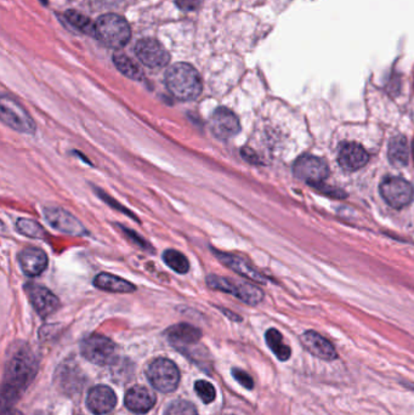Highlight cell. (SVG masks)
Here are the masks:
<instances>
[{"mask_svg": "<svg viewBox=\"0 0 414 415\" xmlns=\"http://www.w3.org/2000/svg\"><path fill=\"white\" fill-rule=\"evenodd\" d=\"M65 16L66 20H67L73 27L80 29L82 32L87 33V34H90V36H96L95 26H94L93 22H91L87 16H84V15L80 14V13H77V11H73V10L67 11Z\"/></svg>", "mask_w": 414, "mask_h": 415, "instance_id": "484cf974", "label": "cell"}, {"mask_svg": "<svg viewBox=\"0 0 414 415\" xmlns=\"http://www.w3.org/2000/svg\"><path fill=\"white\" fill-rule=\"evenodd\" d=\"M232 375L233 378L236 379L238 383L242 385L243 388H248V390H251V388H254V381H253V379H251V375L246 373V372H243L241 369L235 368L232 369Z\"/></svg>", "mask_w": 414, "mask_h": 415, "instance_id": "f546056e", "label": "cell"}, {"mask_svg": "<svg viewBox=\"0 0 414 415\" xmlns=\"http://www.w3.org/2000/svg\"><path fill=\"white\" fill-rule=\"evenodd\" d=\"M121 227V230L123 231V233L129 238V240H133L134 243H136L138 245H146V242H145L142 238H140V235L138 233H135L134 231L128 230L126 227Z\"/></svg>", "mask_w": 414, "mask_h": 415, "instance_id": "d6a6232c", "label": "cell"}, {"mask_svg": "<svg viewBox=\"0 0 414 415\" xmlns=\"http://www.w3.org/2000/svg\"><path fill=\"white\" fill-rule=\"evenodd\" d=\"M202 0H177V5L185 11H193L200 6Z\"/></svg>", "mask_w": 414, "mask_h": 415, "instance_id": "1f68e13d", "label": "cell"}, {"mask_svg": "<svg viewBox=\"0 0 414 415\" xmlns=\"http://www.w3.org/2000/svg\"><path fill=\"white\" fill-rule=\"evenodd\" d=\"M0 117L4 124L16 131L24 134H33L36 131V123L32 117L28 115L24 107L10 97H1Z\"/></svg>", "mask_w": 414, "mask_h": 415, "instance_id": "52a82bcc", "label": "cell"}, {"mask_svg": "<svg viewBox=\"0 0 414 415\" xmlns=\"http://www.w3.org/2000/svg\"><path fill=\"white\" fill-rule=\"evenodd\" d=\"M210 130L215 138L228 140L241 131V124L237 115L225 107L215 110L210 118Z\"/></svg>", "mask_w": 414, "mask_h": 415, "instance_id": "7c38bea8", "label": "cell"}, {"mask_svg": "<svg viewBox=\"0 0 414 415\" xmlns=\"http://www.w3.org/2000/svg\"><path fill=\"white\" fill-rule=\"evenodd\" d=\"M1 415H24L22 413H20L19 411H16V409H11V408H5Z\"/></svg>", "mask_w": 414, "mask_h": 415, "instance_id": "d590c367", "label": "cell"}, {"mask_svg": "<svg viewBox=\"0 0 414 415\" xmlns=\"http://www.w3.org/2000/svg\"><path fill=\"white\" fill-rule=\"evenodd\" d=\"M96 37L110 48L119 49L126 45L131 37V29L126 19L116 14L103 15L95 23Z\"/></svg>", "mask_w": 414, "mask_h": 415, "instance_id": "3957f363", "label": "cell"}, {"mask_svg": "<svg viewBox=\"0 0 414 415\" xmlns=\"http://www.w3.org/2000/svg\"><path fill=\"white\" fill-rule=\"evenodd\" d=\"M149 381L158 391L172 392L180 381V372L174 362L168 358L154 360L146 370Z\"/></svg>", "mask_w": 414, "mask_h": 415, "instance_id": "5b68a950", "label": "cell"}, {"mask_svg": "<svg viewBox=\"0 0 414 415\" xmlns=\"http://www.w3.org/2000/svg\"><path fill=\"white\" fill-rule=\"evenodd\" d=\"M165 415H198V411L191 402L179 400L168 407Z\"/></svg>", "mask_w": 414, "mask_h": 415, "instance_id": "83f0119b", "label": "cell"}, {"mask_svg": "<svg viewBox=\"0 0 414 415\" xmlns=\"http://www.w3.org/2000/svg\"><path fill=\"white\" fill-rule=\"evenodd\" d=\"M94 286L103 291L110 293H133L136 291V286L131 282L123 279L121 277L114 276L111 273H98L94 278Z\"/></svg>", "mask_w": 414, "mask_h": 415, "instance_id": "44dd1931", "label": "cell"}, {"mask_svg": "<svg viewBox=\"0 0 414 415\" xmlns=\"http://www.w3.org/2000/svg\"><path fill=\"white\" fill-rule=\"evenodd\" d=\"M195 393L198 395L200 400L205 403H212L214 401L215 396H216V391L212 384L205 381V380H198L195 384Z\"/></svg>", "mask_w": 414, "mask_h": 415, "instance_id": "f1b7e54d", "label": "cell"}, {"mask_svg": "<svg viewBox=\"0 0 414 415\" xmlns=\"http://www.w3.org/2000/svg\"><path fill=\"white\" fill-rule=\"evenodd\" d=\"M213 252L216 255V258L219 259L223 265H226L228 268H231L235 272L241 275V276L246 277L248 279L256 282V283H265V277L263 276L248 261L247 259L242 258V256H237V255H233V254L223 253V252H219V250H213Z\"/></svg>", "mask_w": 414, "mask_h": 415, "instance_id": "9a60e30c", "label": "cell"}, {"mask_svg": "<svg viewBox=\"0 0 414 415\" xmlns=\"http://www.w3.org/2000/svg\"><path fill=\"white\" fill-rule=\"evenodd\" d=\"M165 85L172 96L182 101H190L200 96L203 84L193 66L180 62L169 67L165 73Z\"/></svg>", "mask_w": 414, "mask_h": 415, "instance_id": "6da1fadb", "label": "cell"}, {"mask_svg": "<svg viewBox=\"0 0 414 415\" xmlns=\"http://www.w3.org/2000/svg\"><path fill=\"white\" fill-rule=\"evenodd\" d=\"M20 266L28 277H37L42 275L47 266V254L39 248L28 247L19 255Z\"/></svg>", "mask_w": 414, "mask_h": 415, "instance_id": "ac0fdd59", "label": "cell"}, {"mask_svg": "<svg viewBox=\"0 0 414 415\" xmlns=\"http://www.w3.org/2000/svg\"><path fill=\"white\" fill-rule=\"evenodd\" d=\"M117 405V396L114 391L106 385L94 386L88 393L87 406L95 415L106 414L111 412Z\"/></svg>", "mask_w": 414, "mask_h": 415, "instance_id": "5bb4252c", "label": "cell"}, {"mask_svg": "<svg viewBox=\"0 0 414 415\" xmlns=\"http://www.w3.org/2000/svg\"><path fill=\"white\" fill-rule=\"evenodd\" d=\"M380 194L389 205L404 208L413 199V186L400 177H387L380 184Z\"/></svg>", "mask_w": 414, "mask_h": 415, "instance_id": "9c48e42d", "label": "cell"}, {"mask_svg": "<svg viewBox=\"0 0 414 415\" xmlns=\"http://www.w3.org/2000/svg\"><path fill=\"white\" fill-rule=\"evenodd\" d=\"M265 339L266 344L269 345L271 351L275 354L279 361L289 360V357L292 355V351L288 345L284 344L283 337L277 329H274V328L269 329L266 332Z\"/></svg>", "mask_w": 414, "mask_h": 415, "instance_id": "603a6c76", "label": "cell"}, {"mask_svg": "<svg viewBox=\"0 0 414 415\" xmlns=\"http://www.w3.org/2000/svg\"><path fill=\"white\" fill-rule=\"evenodd\" d=\"M293 171L297 179L307 182L313 187L317 184H321L330 174L326 161L310 154L299 158L294 164Z\"/></svg>", "mask_w": 414, "mask_h": 415, "instance_id": "ba28073f", "label": "cell"}, {"mask_svg": "<svg viewBox=\"0 0 414 415\" xmlns=\"http://www.w3.org/2000/svg\"><path fill=\"white\" fill-rule=\"evenodd\" d=\"M82 355L94 365H110L116 357V345L101 334H91L80 345Z\"/></svg>", "mask_w": 414, "mask_h": 415, "instance_id": "8992f818", "label": "cell"}, {"mask_svg": "<svg viewBox=\"0 0 414 415\" xmlns=\"http://www.w3.org/2000/svg\"><path fill=\"white\" fill-rule=\"evenodd\" d=\"M113 62L117 68L119 69V72L128 78L134 79V80H141L144 78L142 69L136 62L131 60L129 56L118 52L113 56Z\"/></svg>", "mask_w": 414, "mask_h": 415, "instance_id": "cb8c5ba5", "label": "cell"}, {"mask_svg": "<svg viewBox=\"0 0 414 415\" xmlns=\"http://www.w3.org/2000/svg\"><path fill=\"white\" fill-rule=\"evenodd\" d=\"M121 1V0H93V4L98 9H105V8H110V6L119 4Z\"/></svg>", "mask_w": 414, "mask_h": 415, "instance_id": "e575fe53", "label": "cell"}, {"mask_svg": "<svg viewBox=\"0 0 414 415\" xmlns=\"http://www.w3.org/2000/svg\"><path fill=\"white\" fill-rule=\"evenodd\" d=\"M167 337L172 344L177 347H182V346L195 345L200 342L202 332L191 324L180 323L168 329Z\"/></svg>", "mask_w": 414, "mask_h": 415, "instance_id": "ffe728a7", "label": "cell"}, {"mask_svg": "<svg viewBox=\"0 0 414 415\" xmlns=\"http://www.w3.org/2000/svg\"><path fill=\"white\" fill-rule=\"evenodd\" d=\"M164 263H167L172 271L185 275L190 270V261L184 254L177 250L168 249L163 254Z\"/></svg>", "mask_w": 414, "mask_h": 415, "instance_id": "d4e9b609", "label": "cell"}, {"mask_svg": "<svg viewBox=\"0 0 414 415\" xmlns=\"http://www.w3.org/2000/svg\"><path fill=\"white\" fill-rule=\"evenodd\" d=\"M302 344L311 355L317 358L325 361H334L338 357L334 346L331 342H328L326 337H322L318 333L309 332L304 333L302 335Z\"/></svg>", "mask_w": 414, "mask_h": 415, "instance_id": "2e32d148", "label": "cell"}, {"mask_svg": "<svg viewBox=\"0 0 414 415\" xmlns=\"http://www.w3.org/2000/svg\"><path fill=\"white\" fill-rule=\"evenodd\" d=\"M26 291L33 309L36 310L37 314L43 319L49 317L60 307L59 299L45 286L29 283L26 286Z\"/></svg>", "mask_w": 414, "mask_h": 415, "instance_id": "4fadbf2b", "label": "cell"}, {"mask_svg": "<svg viewBox=\"0 0 414 415\" xmlns=\"http://www.w3.org/2000/svg\"><path fill=\"white\" fill-rule=\"evenodd\" d=\"M36 370V362L31 352L24 349L17 351L8 368L6 383L3 390L4 401H15L34 377Z\"/></svg>", "mask_w": 414, "mask_h": 415, "instance_id": "7a4b0ae2", "label": "cell"}, {"mask_svg": "<svg viewBox=\"0 0 414 415\" xmlns=\"http://www.w3.org/2000/svg\"><path fill=\"white\" fill-rule=\"evenodd\" d=\"M368 159L367 151L359 143H345L338 153V161L345 170H359L367 164Z\"/></svg>", "mask_w": 414, "mask_h": 415, "instance_id": "e0dca14e", "label": "cell"}, {"mask_svg": "<svg viewBox=\"0 0 414 415\" xmlns=\"http://www.w3.org/2000/svg\"><path fill=\"white\" fill-rule=\"evenodd\" d=\"M135 54L139 60L149 68H163L170 61V55L165 48L158 41L149 38L136 43Z\"/></svg>", "mask_w": 414, "mask_h": 415, "instance_id": "30bf717a", "label": "cell"}, {"mask_svg": "<svg viewBox=\"0 0 414 415\" xmlns=\"http://www.w3.org/2000/svg\"><path fill=\"white\" fill-rule=\"evenodd\" d=\"M98 194H100V196H101V198H103V201L106 202V203L111 204V205H113V207H117V209H118L119 212H124V214H126V215H129V217H131V219H134V220H138V217H135V215H134L133 212H129V210H128V209H126V207H123V205H121V204H118L116 203V202H113L110 196H106V194H103L101 191H98Z\"/></svg>", "mask_w": 414, "mask_h": 415, "instance_id": "4dcf8cb0", "label": "cell"}, {"mask_svg": "<svg viewBox=\"0 0 414 415\" xmlns=\"http://www.w3.org/2000/svg\"><path fill=\"white\" fill-rule=\"evenodd\" d=\"M387 157L391 164L395 166H405L408 163L410 151L404 136H395L390 140L387 147Z\"/></svg>", "mask_w": 414, "mask_h": 415, "instance_id": "7402d4cb", "label": "cell"}, {"mask_svg": "<svg viewBox=\"0 0 414 415\" xmlns=\"http://www.w3.org/2000/svg\"><path fill=\"white\" fill-rule=\"evenodd\" d=\"M241 154H242V157L244 158L246 161H249V163H253V164L259 163V157H258V154H256L253 150H251V148H242Z\"/></svg>", "mask_w": 414, "mask_h": 415, "instance_id": "836d02e7", "label": "cell"}, {"mask_svg": "<svg viewBox=\"0 0 414 415\" xmlns=\"http://www.w3.org/2000/svg\"><path fill=\"white\" fill-rule=\"evenodd\" d=\"M412 154H413V161H414V140H413V145H412Z\"/></svg>", "mask_w": 414, "mask_h": 415, "instance_id": "8d00e7d4", "label": "cell"}, {"mask_svg": "<svg viewBox=\"0 0 414 415\" xmlns=\"http://www.w3.org/2000/svg\"><path fill=\"white\" fill-rule=\"evenodd\" d=\"M16 227L21 235L29 238H43L45 235V231L38 222L21 217L16 222Z\"/></svg>", "mask_w": 414, "mask_h": 415, "instance_id": "4316f807", "label": "cell"}, {"mask_svg": "<svg viewBox=\"0 0 414 415\" xmlns=\"http://www.w3.org/2000/svg\"><path fill=\"white\" fill-rule=\"evenodd\" d=\"M156 405L154 392L144 386H134L126 393V406L129 411L145 414L151 411Z\"/></svg>", "mask_w": 414, "mask_h": 415, "instance_id": "d6986e66", "label": "cell"}, {"mask_svg": "<svg viewBox=\"0 0 414 415\" xmlns=\"http://www.w3.org/2000/svg\"><path fill=\"white\" fill-rule=\"evenodd\" d=\"M36 415H47V414H44V413H38V414Z\"/></svg>", "mask_w": 414, "mask_h": 415, "instance_id": "74e56055", "label": "cell"}, {"mask_svg": "<svg viewBox=\"0 0 414 415\" xmlns=\"http://www.w3.org/2000/svg\"><path fill=\"white\" fill-rule=\"evenodd\" d=\"M44 217L52 228L60 231L62 233L71 235H87V230L84 228L82 222L62 208H45Z\"/></svg>", "mask_w": 414, "mask_h": 415, "instance_id": "8fae6325", "label": "cell"}, {"mask_svg": "<svg viewBox=\"0 0 414 415\" xmlns=\"http://www.w3.org/2000/svg\"><path fill=\"white\" fill-rule=\"evenodd\" d=\"M207 283L212 289L232 294L237 299L251 306L259 304L261 300L264 299V293L260 288L251 284L249 282L233 281L230 278L210 275L207 278Z\"/></svg>", "mask_w": 414, "mask_h": 415, "instance_id": "277c9868", "label": "cell"}]
</instances>
